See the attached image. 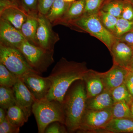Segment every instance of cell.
Returning <instances> with one entry per match:
<instances>
[{
    "instance_id": "2e32d148",
    "label": "cell",
    "mask_w": 133,
    "mask_h": 133,
    "mask_svg": "<svg viewBox=\"0 0 133 133\" xmlns=\"http://www.w3.org/2000/svg\"><path fill=\"white\" fill-rule=\"evenodd\" d=\"M111 92L105 90L93 97L87 99L86 109L101 110L111 108L114 104Z\"/></svg>"
},
{
    "instance_id": "277c9868",
    "label": "cell",
    "mask_w": 133,
    "mask_h": 133,
    "mask_svg": "<svg viewBox=\"0 0 133 133\" xmlns=\"http://www.w3.org/2000/svg\"><path fill=\"white\" fill-rule=\"evenodd\" d=\"M72 29L89 33L102 42L110 51L116 38L103 25L96 14H85L66 24Z\"/></svg>"
},
{
    "instance_id": "e575fe53",
    "label": "cell",
    "mask_w": 133,
    "mask_h": 133,
    "mask_svg": "<svg viewBox=\"0 0 133 133\" xmlns=\"http://www.w3.org/2000/svg\"><path fill=\"white\" fill-rule=\"evenodd\" d=\"M116 38L125 43L133 49V30L127 32L119 38Z\"/></svg>"
},
{
    "instance_id": "b9f144b4",
    "label": "cell",
    "mask_w": 133,
    "mask_h": 133,
    "mask_svg": "<svg viewBox=\"0 0 133 133\" xmlns=\"http://www.w3.org/2000/svg\"><path fill=\"white\" fill-rule=\"evenodd\" d=\"M127 1H129V2H131V4H132L133 6V0H127Z\"/></svg>"
},
{
    "instance_id": "4316f807",
    "label": "cell",
    "mask_w": 133,
    "mask_h": 133,
    "mask_svg": "<svg viewBox=\"0 0 133 133\" xmlns=\"http://www.w3.org/2000/svg\"><path fill=\"white\" fill-rule=\"evenodd\" d=\"M98 15L105 28L113 34L118 18L101 9L98 12Z\"/></svg>"
},
{
    "instance_id": "5bb4252c",
    "label": "cell",
    "mask_w": 133,
    "mask_h": 133,
    "mask_svg": "<svg viewBox=\"0 0 133 133\" xmlns=\"http://www.w3.org/2000/svg\"><path fill=\"white\" fill-rule=\"evenodd\" d=\"M28 15L21 7L14 5H9L0 10V18L7 21L19 30Z\"/></svg>"
},
{
    "instance_id": "e0dca14e",
    "label": "cell",
    "mask_w": 133,
    "mask_h": 133,
    "mask_svg": "<svg viewBox=\"0 0 133 133\" xmlns=\"http://www.w3.org/2000/svg\"><path fill=\"white\" fill-rule=\"evenodd\" d=\"M38 14H28L20 30L26 41L31 44L37 46L38 45L36 38V32L38 26Z\"/></svg>"
},
{
    "instance_id": "836d02e7",
    "label": "cell",
    "mask_w": 133,
    "mask_h": 133,
    "mask_svg": "<svg viewBox=\"0 0 133 133\" xmlns=\"http://www.w3.org/2000/svg\"><path fill=\"white\" fill-rule=\"evenodd\" d=\"M55 1V0H38V13L45 15L48 14Z\"/></svg>"
},
{
    "instance_id": "9c48e42d",
    "label": "cell",
    "mask_w": 133,
    "mask_h": 133,
    "mask_svg": "<svg viewBox=\"0 0 133 133\" xmlns=\"http://www.w3.org/2000/svg\"><path fill=\"white\" fill-rule=\"evenodd\" d=\"M21 78L36 100L47 97L51 88V82L48 77H44L35 71H30Z\"/></svg>"
},
{
    "instance_id": "5b68a950",
    "label": "cell",
    "mask_w": 133,
    "mask_h": 133,
    "mask_svg": "<svg viewBox=\"0 0 133 133\" xmlns=\"http://www.w3.org/2000/svg\"><path fill=\"white\" fill-rule=\"evenodd\" d=\"M18 49L24 55L30 67L40 75L47 71L54 62V51L44 49L28 41L23 43Z\"/></svg>"
},
{
    "instance_id": "52a82bcc",
    "label": "cell",
    "mask_w": 133,
    "mask_h": 133,
    "mask_svg": "<svg viewBox=\"0 0 133 133\" xmlns=\"http://www.w3.org/2000/svg\"><path fill=\"white\" fill-rule=\"evenodd\" d=\"M112 118L111 108L101 110L86 109L77 132H104Z\"/></svg>"
},
{
    "instance_id": "30bf717a",
    "label": "cell",
    "mask_w": 133,
    "mask_h": 133,
    "mask_svg": "<svg viewBox=\"0 0 133 133\" xmlns=\"http://www.w3.org/2000/svg\"><path fill=\"white\" fill-rule=\"evenodd\" d=\"M16 105L24 112L26 119L28 120L32 113V107L36 100L33 97L21 78L12 87Z\"/></svg>"
},
{
    "instance_id": "f546056e",
    "label": "cell",
    "mask_w": 133,
    "mask_h": 133,
    "mask_svg": "<svg viewBox=\"0 0 133 133\" xmlns=\"http://www.w3.org/2000/svg\"><path fill=\"white\" fill-rule=\"evenodd\" d=\"M38 0H19L20 6L28 14H38Z\"/></svg>"
},
{
    "instance_id": "7402d4cb",
    "label": "cell",
    "mask_w": 133,
    "mask_h": 133,
    "mask_svg": "<svg viewBox=\"0 0 133 133\" xmlns=\"http://www.w3.org/2000/svg\"><path fill=\"white\" fill-rule=\"evenodd\" d=\"M113 118H127L133 119L129 105L124 102H115L111 108Z\"/></svg>"
},
{
    "instance_id": "484cf974",
    "label": "cell",
    "mask_w": 133,
    "mask_h": 133,
    "mask_svg": "<svg viewBox=\"0 0 133 133\" xmlns=\"http://www.w3.org/2000/svg\"><path fill=\"white\" fill-rule=\"evenodd\" d=\"M114 103L124 102L129 105L133 99V97L128 90L125 83L113 89L111 91Z\"/></svg>"
},
{
    "instance_id": "7a4b0ae2",
    "label": "cell",
    "mask_w": 133,
    "mask_h": 133,
    "mask_svg": "<svg viewBox=\"0 0 133 133\" xmlns=\"http://www.w3.org/2000/svg\"><path fill=\"white\" fill-rule=\"evenodd\" d=\"M83 80H78L64 98L62 105L65 115V125L69 132L78 130L86 109V91Z\"/></svg>"
},
{
    "instance_id": "9a60e30c",
    "label": "cell",
    "mask_w": 133,
    "mask_h": 133,
    "mask_svg": "<svg viewBox=\"0 0 133 133\" xmlns=\"http://www.w3.org/2000/svg\"><path fill=\"white\" fill-rule=\"evenodd\" d=\"M83 81L85 84L87 99L98 95L105 90L100 72L88 70L85 73Z\"/></svg>"
},
{
    "instance_id": "8fae6325",
    "label": "cell",
    "mask_w": 133,
    "mask_h": 133,
    "mask_svg": "<svg viewBox=\"0 0 133 133\" xmlns=\"http://www.w3.org/2000/svg\"><path fill=\"white\" fill-rule=\"evenodd\" d=\"M26 41L21 31L0 18V44L18 49Z\"/></svg>"
},
{
    "instance_id": "d590c367",
    "label": "cell",
    "mask_w": 133,
    "mask_h": 133,
    "mask_svg": "<svg viewBox=\"0 0 133 133\" xmlns=\"http://www.w3.org/2000/svg\"><path fill=\"white\" fill-rule=\"evenodd\" d=\"M128 90L133 97V71L129 70L125 81Z\"/></svg>"
},
{
    "instance_id": "74e56055",
    "label": "cell",
    "mask_w": 133,
    "mask_h": 133,
    "mask_svg": "<svg viewBox=\"0 0 133 133\" xmlns=\"http://www.w3.org/2000/svg\"><path fill=\"white\" fill-rule=\"evenodd\" d=\"M7 1L11 3L12 4H14V5L20 6L19 0H7Z\"/></svg>"
},
{
    "instance_id": "ba28073f",
    "label": "cell",
    "mask_w": 133,
    "mask_h": 133,
    "mask_svg": "<svg viewBox=\"0 0 133 133\" xmlns=\"http://www.w3.org/2000/svg\"><path fill=\"white\" fill-rule=\"evenodd\" d=\"M36 38L38 46L44 49L54 51L55 44L59 40V36L52 29L51 23L45 15L38 13Z\"/></svg>"
},
{
    "instance_id": "3957f363",
    "label": "cell",
    "mask_w": 133,
    "mask_h": 133,
    "mask_svg": "<svg viewBox=\"0 0 133 133\" xmlns=\"http://www.w3.org/2000/svg\"><path fill=\"white\" fill-rule=\"evenodd\" d=\"M32 113L35 118L38 133H44L46 128L53 122L65 125V118L62 103L47 98L36 100L33 104Z\"/></svg>"
},
{
    "instance_id": "4dcf8cb0",
    "label": "cell",
    "mask_w": 133,
    "mask_h": 133,
    "mask_svg": "<svg viewBox=\"0 0 133 133\" xmlns=\"http://www.w3.org/2000/svg\"><path fill=\"white\" fill-rule=\"evenodd\" d=\"M65 125L58 121L53 122L45 128L44 133H65L68 132Z\"/></svg>"
},
{
    "instance_id": "d6a6232c",
    "label": "cell",
    "mask_w": 133,
    "mask_h": 133,
    "mask_svg": "<svg viewBox=\"0 0 133 133\" xmlns=\"http://www.w3.org/2000/svg\"><path fill=\"white\" fill-rule=\"evenodd\" d=\"M121 17L133 21V6L131 2L126 0Z\"/></svg>"
},
{
    "instance_id": "d4e9b609",
    "label": "cell",
    "mask_w": 133,
    "mask_h": 133,
    "mask_svg": "<svg viewBox=\"0 0 133 133\" xmlns=\"http://www.w3.org/2000/svg\"><path fill=\"white\" fill-rule=\"evenodd\" d=\"M19 78L0 62V86L12 88Z\"/></svg>"
},
{
    "instance_id": "8992f818",
    "label": "cell",
    "mask_w": 133,
    "mask_h": 133,
    "mask_svg": "<svg viewBox=\"0 0 133 133\" xmlns=\"http://www.w3.org/2000/svg\"><path fill=\"white\" fill-rule=\"evenodd\" d=\"M0 62L19 77H21L29 72L35 71L19 49L1 44Z\"/></svg>"
},
{
    "instance_id": "7c38bea8",
    "label": "cell",
    "mask_w": 133,
    "mask_h": 133,
    "mask_svg": "<svg viewBox=\"0 0 133 133\" xmlns=\"http://www.w3.org/2000/svg\"><path fill=\"white\" fill-rule=\"evenodd\" d=\"M110 52L112 57L114 64L129 70L133 57L132 49L116 38Z\"/></svg>"
},
{
    "instance_id": "60d3db41",
    "label": "cell",
    "mask_w": 133,
    "mask_h": 133,
    "mask_svg": "<svg viewBox=\"0 0 133 133\" xmlns=\"http://www.w3.org/2000/svg\"><path fill=\"white\" fill-rule=\"evenodd\" d=\"M63 1L66 2L71 3L75 1H76V0H63Z\"/></svg>"
},
{
    "instance_id": "83f0119b",
    "label": "cell",
    "mask_w": 133,
    "mask_h": 133,
    "mask_svg": "<svg viewBox=\"0 0 133 133\" xmlns=\"http://www.w3.org/2000/svg\"><path fill=\"white\" fill-rule=\"evenodd\" d=\"M132 30H133V21L119 17L117 20L113 35L116 38H118L125 33Z\"/></svg>"
},
{
    "instance_id": "ffe728a7",
    "label": "cell",
    "mask_w": 133,
    "mask_h": 133,
    "mask_svg": "<svg viewBox=\"0 0 133 133\" xmlns=\"http://www.w3.org/2000/svg\"><path fill=\"white\" fill-rule=\"evenodd\" d=\"M71 3L66 2L63 0H55L48 14L45 15L52 26H56L58 22L62 19L69 9Z\"/></svg>"
},
{
    "instance_id": "ac0fdd59",
    "label": "cell",
    "mask_w": 133,
    "mask_h": 133,
    "mask_svg": "<svg viewBox=\"0 0 133 133\" xmlns=\"http://www.w3.org/2000/svg\"><path fill=\"white\" fill-rule=\"evenodd\" d=\"M85 0H77L72 2L69 9L56 25L66 26L69 23L81 17L84 14Z\"/></svg>"
},
{
    "instance_id": "8d00e7d4",
    "label": "cell",
    "mask_w": 133,
    "mask_h": 133,
    "mask_svg": "<svg viewBox=\"0 0 133 133\" xmlns=\"http://www.w3.org/2000/svg\"><path fill=\"white\" fill-rule=\"evenodd\" d=\"M6 110L2 108H0V123L2 122L6 118Z\"/></svg>"
},
{
    "instance_id": "d6986e66",
    "label": "cell",
    "mask_w": 133,
    "mask_h": 133,
    "mask_svg": "<svg viewBox=\"0 0 133 133\" xmlns=\"http://www.w3.org/2000/svg\"><path fill=\"white\" fill-rule=\"evenodd\" d=\"M104 132L113 133H133V119L113 118L105 128Z\"/></svg>"
},
{
    "instance_id": "cb8c5ba5",
    "label": "cell",
    "mask_w": 133,
    "mask_h": 133,
    "mask_svg": "<svg viewBox=\"0 0 133 133\" xmlns=\"http://www.w3.org/2000/svg\"><path fill=\"white\" fill-rule=\"evenodd\" d=\"M125 1L126 0H108L105 2L101 9L117 18H119L121 16Z\"/></svg>"
},
{
    "instance_id": "7bdbcfd3",
    "label": "cell",
    "mask_w": 133,
    "mask_h": 133,
    "mask_svg": "<svg viewBox=\"0 0 133 133\" xmlns=\"http://www.w3.org/2000/svg\"></svg>"
},
{
    "instance_id": "1f68e13d",
    "label": "cell",
    "mask_w": 133,
    "mask_h": 133,
    "mask_svg": "<svg viewBox=\"0 0 133 133\" xmlns=\"http://www.w3.org/2000/svg\"><path fill=\"white\" fill-rule=\"evenodd\" d=\"M20 129L13 125L7 118L0 123V133H18L20 132Z\"/></svg>"
},
{
    "instance_id": "6da1fadb",
    "label": "cell",
    "mask_w": 133,
    "mask_h": 133,
    "mask_svg": "<svg viewBox=\"0 0 133 133\" xmlns=\"http://www.w3.org/2000/svg\"><path fill=\"white\" fill-rule=\"evenodd\" d=\"M88 70L85 62L69 61L62 57L48 77L51 86L46 98L62 104L65 95L71 85L77 80H83L85 73Z\"/></svg>"
},
{
    "instance_id": "4fadbf2b",
    "label": "cell",
    "mask_w": 133,
    "mask_h": 133,
    "mask_svg": "<svg viewBox=\"0 0 133 133\" xmlns=\"http://www.w3.org/2000/svg\"><path fill=\"white\" fill-rule=\"evenodd\" d=\"M129 70L113 64L110 70L105 72H100L104 85L105 90L111 91L113 89L125 83Z\"/></svg>"
},
{
    "instance_id": "ab89813d",
    "label": "cell",
    "mask_w": 133,
    "mask_h": 133,
    "mask_svg": "<svg viewBox=\"0 0 133 133\" xmlns=\"http://www.w3.org/2000/svg\"><path fill=\"white\" fill-rule=\"evenodd\" d=\"M129 105V107H130V109H131V112H132L133 116V99Z\"/></svg>"
},
{
    "instance_id": "f35d334b",
    "label": "cell",
    "mask_w": 133,
    "mask_h": 133,
    "mask_svg": "<svg viewBox=\"0 0 133 133\" xmlns=\"http://www.w3.org/2000/svg\"><path fill=\"white\" fill-rule=\"evenodd\" d=\"M129 70L133 71V55L132 58V60H131V64H130Z\"/></svg>"
},
{
    "instance_id": "44dd1931",
    "label": "cell",
    "mask_w": 133,
    "mask_h": 133,
    "mask_svg": "<svg viewBox=\"0 0 133 133\" xmlns=\"http://www.w3.org/2000/svg\"><path fill=\"white\" fill-rule=\"evenodd\" d=\"M6 118L13 125L19 128L28 121L22 109L17 105L7 109Z\"/></svg>"
},
{
    "instance_id": "603a6c76",
    "label": "cell",
    "mask_w": 133,
    "mask_h": 133,
    "mask_svg": "<svg viewBox=\"0 0 133 133\" xmlns=\"http://www.w3.org/2000/svg\"><path fill=\"white\" fill-rule=\"evenodd\" d=\"M16 105L12 88L0 86V107L7 109Z\"/></svg>"
},
{
    "instance_id": "f1b7e54d",
    "label": "cell",
    "mask_w": 133,
    "mask_h": 133,
    "mask_svg": "<svg viewBox=\"0 0 133 133\" xmlns=\"http://www.w3.org/2000/svg\"><path fill=\"white\" fill-rule=\"evenodd\" d=\"M105 0H85L84 14H96L101 9Z\"/></svg>"
}]
</instances>
